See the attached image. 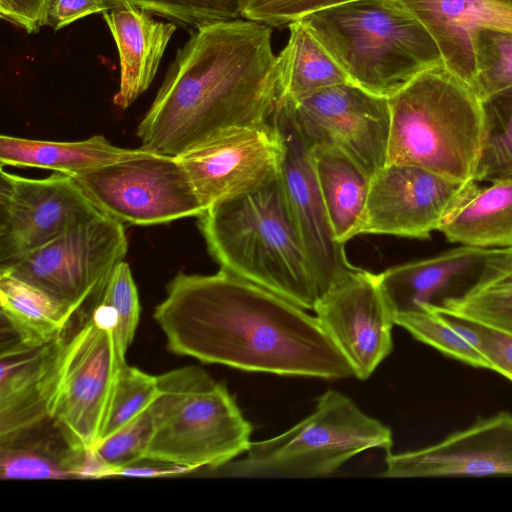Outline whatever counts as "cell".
Wrapping results in <instances>:
<instances>
[{"label":"cell","mask_w":512,"mask_h":512,"mask_svg":"<svg viewBox=\"0 0 512 512\" xmlns=\"http://www.w3.org/2000/svg\"><path fill=\"white\" fill-rule=\"evenodd\" d=\"M51 3L52 0H0V16L28 34L38 33L47 25Z\"/></svg>","instance_id":"8d00e7d4"},{"label":"cell","mask_w":512,"mask_h":512,"mask_svg":"<svg viewBox=\"0 0 512 512\" xmlns=\"http://www.w3.org/2000/svg\"><path fill=\"white\" fill-rule=\"evenodd\" d=\"M495 286H512V247L507 261L487 287Z\"/></svg>","instance_id":"ab89813d"},{"label":"cell","mask_w":512,"mask_h":512,"mask_svg":"<svg viewBox=\"0 0 512 512\" xmlns=\"http://www.w3.org/2000/svg\"><path fill=\"white\" fill-rule=\"evenodd\" d=\"M96 301L110 308L116 324L113 329L117 353L125 362L140 316V302L129 264L123 260L112 271Z\"/></svg>","instance_id":"1f68e13d"},{"label":"cell","mask_w":512,"mask_h":512,"mask_svg":"<svg viewBox=\"0 0 512 512\" xmlns=\"http://www.w3.org/2000/svg\"><path fill=\"white\" fill-rule=\"evenodd\" d=\"M439 307L512 334V286L478 289Z\"/></svg>","instance_id":"e575fe53"},{"label":"cell","mask_w":512,"mask_h":512,"mask_svg":"<svg viewBox=\"0 0 512 512\" xmlns=\"http://www.w3.org/2000/svg\"><path fill=\"white\" fill-rule=\"evenodd\" d=\"M301 20L350 82L379 96L443 64L434 39L400 0H348Z\"/></svg>","instance_id":"277c9868"},{"label":"cell","mask_w":512,"mask_h":512,"mask_svg":"<svg viewBox=\"0 0 512 512\" xmlns=\"http://www.w3.org/2000/svg\"><path fill=\"white\" fill-rule=\"evenodd\" d=\"M508 253L509 247L462 245L432 258L389 268L378 274L379 284L394 316L421 311L485 288Z\"/></svg>","instance_id":"e0dca14e"},{"label":"cell","mask_w":512,"mask_h":512,"mask_svg":"<svg viewBox=\"0 0 512 512\" xmlns=\"http://www.w3.org/2000/svg\"><path fill=\"white\" fill-rule=\"evenodd\" d=\"M271 124L282 154L280 172L321 297L361 268L352 265L335 239L317 176L311 147L297 127L286 100L279 98Z\"/></svg>","instance_id":"4fadbf2b"},{"label":"cell","mask_w":512,"mask_h":512,"mask_svg":"<svg viewBox=\"0 0 512 512\" xmlns=\"http://www.w3.org/2000/svg\"><path fill=\"white\" fill-rule=\"evenodd\" d=\"M65 335L29 348L16 339L2 344L0 376V442L49 419L65 345Z\"/></svg>","instance_id":"d6986e66"},{"label":"cell","mask_w":512,"mask_h":512,"mask_svg":"<svg viewBox=\"0 0 512 512\" xmlns=\"http://www.w3.org/2000/svg\"><path fill=\"white\" fill-rule=\"evenodd\" d=\"M103 212L78 181L54 172L28 178L0 171V265L48 244Z\"/></svg>","instance_id":"8fae6325"},{"label":"cell","mask_w":512,"mask_h":512,"mask_svg":"<svg viewBox=\"0 0 512 512\" xmlns=\"http://www.w3.org/2000/svg\"><path fill=\"white\" fill-rule=\"evenodd\" d=\"M333 1L336 3H340V2H344V1H348V0H333Z\"/></svg>","instance_id":"b9f144b4"},{"label":"cell","mask_w":512,"mask_h":512,"mask_svg":"<svg viewBox=\"0 0 512 512\" xmlns=\"http://www.w3.org/2000/svg\"><path fill=\"white\" fill-rule=\"evenodd\" d=\"M465 319L475 332L476 347L490 363L491 370L512 381V334L468 318Z\"/></svg>","instance_id":"d590c367"},{"label":"cell","mask_w":512,"mask_h":512,"mask_svg":"<svg viewBox=\"0 0 512 512\" xmlns=\"http://www.w3.org/2000/svg\"><path fill=\"white\" fill-rule=\"evenodd\" d=\"M113 9L107 0H52L47 25L58 31L92 14Z\"/></svg>","instance_id":"74e56055"},{"label":"cell","mask_w":512,"mask_h":512,"mask_svg":"<svg viewBox=\"0 0 512 512\" xmlns=\"http://www.w3.org/2000/svg\"><path fill=\"white\" fill-rule=\"evenodd\" d=\"M20 433L1 442L2 479H54L78 477L87 473L89 453L69 446L54 448L48 440L31 441Z\"/></svg>","instance_id":"4316f807"},{"label":"cell","mask_w":512,"mask_h":512,"mask_svg":"<svg viewBox=\"0 0 512 512\" xmlns=\"http://www.w3.org/2000/svg\"><path fill=\"white\" fill-rule=\"evenodd\" d=\"M281 154L279 138L270 124L221 131L177 157L207 210L278 176Z\"/></svg>","instance_id":"5bb4252c"},{"label":"cell","mask_w":512,"mask_h":512,"mask_svg":"<svg viewBox=\"0 0 512 512\" xmlns=\"http://www.w3.org/2000/svg\"><path fill=\"white\" fill-rule=\"evenodd\" d=\"M75 179L103 213L123 224H165L206 211L177 156L145 149Z\"/></svg>","instance_id":"9c48e42d"},{"label":"cell","mask_w":512,"mask_h":512,"mask_svg":"<svg viewBox=\"0 0 512 512\" xmlns=\"http://www.w3.org/2000/svg\"><path fill=\"white\" fill-rule=\"evenodd\" d=\"M434 39L444 66L471 87L483 30L512 32V5L501 0H400Z\"/></svg>","instance_id":"ffe728a7"},{"label":"cell","mask_w":512,"mask_h":512,"mask_svg":"<svg viewBox=\"0 0 512 512\" xmlns=\"http://www.w3.org/2000/svg\"><path fill=\"white\" fill-rule=\"evenodd\" d=\"M198 219L222 270L314 310L321 294L281 172L254 191L214 204Z\"/></svg>","instance_id":"3957f363"},{"label":"cell","mask_w":512,"mask_h":512,"mask_svg":"<svg viewBox=\"0 0 512 512\" xmlns=\"http://www.w3.org/2000/svg\"><path fill=\"white\" fill-rule=\"evenodd\" d=\"M189 472L187 469L175 465L161 463L160 466L140 465V462L121 468L113 473V475L125 476H163L175 473Z\"/></svg>","instance_id":"f35d334b"},{"label":"cell","mask_w":512,"mask_h":512,"mask_svg":"<svg viewBox=\"0 0 512 512\" xmlns=\"http://www.w3.org/2000/svg\"><path fill=\"white\" fill-rule=\"evenodd\" d=\"M490 183H467L438 229L447 240L480 248L512 247V177Z\"/></svg>","instance_id":"7402d4cb"},{"label":"cell","mask_w":512,"mask_h":512,"mask_svg":"<svg viewBox=\"0 0 512 512\" xmlns=\"http://www.w3.org/2000/svg\"><path fill=\"white\" fill-rule=\"evenodd\" d=\"M485 132L473 180L512 177V87L482 101Z\"/></svg>","instance_id":"83f0119b"},{"label":"cell","mask_w":512,"mask_h":512,"mask_svg":"<svg viewBox=\"0 0 512 512\" xmlns=\"http://www.w3.org/2000/svg\"><path fill=\"white\" fill-rule=\"evenodd\" d=\"M512 87V32L486 29L476 43L472 88L481 101Z\"/></svg>","instance_id":"d6a6232c"},{"label":"cell","mask_w":512,"mask_h":512,"mask_svg":"<svg viewBox=\"0 0 512 512\" xmlns=\"http://www.w3.org/2000/svg\"><path fill=\"white\" fill-rule=\"evenodd\" d=\"M501 1H503V2H505V3H507V4L512 5V0H501Z\"/></svg>","instance_id":"60d3db41"},{"label":"cell","mask_w":512,"mask_h":512,"mask_svg":"<svg viewBox=\"0 0 512 512\" xmlns=\"http://www.w3.org/2000/svg\"><path fill=\"white\" fill-rule=\"evenodd\" d=\"M145 149L113 145L102 135L79 141L0 136L1 167L48 169L76 178L102 166L140 155Z\"/></svg>","instance_id":"603a6c76"},{"label":"cell","mask_w":512,"mask_h":512,"mask_svg":"<svg viewBox=\"0 0 512 512\" xmlns=\"http://www.w3.org/2000/svg\"><path fill=\"white\" fill-rule=\"evenodd\" d=\"M106 305L67 338L50 403L49 419L75 451L89 453L99 441L120 363ZM126 362V361H125Z\"/></svg>","instance_id":"ba28073f"},{"label":"cell","mask_w":512,"mask_h":512,"mask_svg":"<svg viewBox=\"0 0 512 512\" xmlns=\"http://www.w3.org/2000/svg\"><path fill=\"white\" fill-rule=\"evenodd\" d=\"M153 318L171 352L203 363L281 376H354L316 316L222 269L178 273Z\"/></svg>","instance_id":"6da1fadb"},{"label":"cell","mask_w":512,"mask_h":512,"mask_svg":"<svg viewBox=\"0 0 512 512\" xmlns=\"http://www.w3.org/2000/svg\"><path fill=\"white\" fill-rule=\"evenodd\" d=\"M468 182L415 165L387 163L371 177L359 235L428 238L438 231Z\"/></svg>","instance_id":"9a60e30c"},{"label":"cell","mask_w":512,"mask_h":512,"mask_svg":"<svg viewBox=\"0 0 512 512\" xmlns=\"http://www.w3.org/2000/svg\"><path fill=\"white\" fill-rule=\"evenodd\" d=\"M394 321L415 339L434 347L442 354L475 368L491 370V365L483 354L433 308L426 306L421 311L396 314Z\"/></svg>","instance_id":"f546056e"},{"label":"cell","mask_w":512,"mask_h":512,"mask_svg":"<svg viewBox=\"0 0 512 512\" xmlns=\"http://www.w3.org/2000/svg\"><path fill=\"white\" fill-rule=\"evenodd\" d=\"M313 311L354 377L368 379L392 352L394 314L378 274L360 269L322 296Z\"/></svg>","instance_id":"2e32d148"},{"label":"cell","mask_w":512,"mask_h":512,"mask_svg":"<svg viewBox=\"0 0 512 512\" xmlns=\"http://www.w3.org/2000/svg\"><path fill=\"white\" fill-rule=\"evenodd\" d=\"M127 252L124 224L102 213L0 268L78 311L101 292Z\"/></svg>","instance_id":"30bf717a"},{"label":"cell","mask_w":512,"mask_h":512,"mask_svg":"<svg viewBox=\"0 0 512 512\" xmlns=\"http://www.w3.org/2000/svg\"><path fill=\"white\" fill-rule=\"evenodd\" d=\"M152 427L148 409L119 431L98 442L89 453L98 465L99 477L113 475L121 468L146 460Z\"/></svg>","instance_id":"836d02e7"},{"label":"cell","mask_w":512,"mask_h":512,"mask_svg":"<svg viewBox=\"0 0 512 512\" xmlns=\"http://www.w3.org/2000/svg\"><path fill=\"white\" fill-rule=\"evenodd\" d=\"M0 307L7 331L29 348L64 336L77 311L4 268H0Z\"/></svg>","instance_id":"cb8c5ba5"},{"label":"cell","mask_w":512,"mask_h":512,"mask_svg":"<svg viewBox=\"0 0 512 512\" xmlns=\"http://www.w3.org/2000/svg\"><path fill=\"white\" fill-rule=\"evenodd\" d=\"M387 478L512 475V414L478 418L438 443L404 453L387 452Z\"/></svg>","instance_id":"ac0fdd59"},{"label":"cell","mask_w":512,"mask_h":512,"mask_svg":"<svg viewBox=\"0 0 512 512\" xmlns=\"http://www.w3.org/2000/svg\"><path fill=\"white\" fill-rule=\"evenodd\" d=\"M283 99L311 148L341 151L370 178L387 164L391 125L388 97L346 82L296 103Z\"/></svg>","instance_id":"7c38bea8"},{"label":"cell","mask_w":512,"mask_h":512,"mask_svg":"<svg viewBox=\"0 0 512 512\" xmlns=\"http://www.w3.org/2000/svg\"><path fill=\"white\" fill-rule=\"evenodd\" d=\"M158 393L157 376L129 366L126 362L120 363L98 442L147 411Z\"/></svg>","instance_id":"f1b7e54d"},{"label":"cell","mask_w":512,"mask_h":512,"mask_svg":"<svg viewBox=\"0 0 512 512\" xmlns=\"http://www.w3.org/2000/svg\"><path fill=\"white\" fill-rule=\"evenodd\" d=\"M391 429L348 396L327 390L315 410L284 433L252 442L244 458L214 471L244 478L327 476L357 454L392 447Z\"/></svg>","instance_id":"52a82bcc"},{"label":"cell","mask_w":512,"mask_h":512,"mask_svg":"<svg viewBox=\"0 0 512 512\" xmlns=\"http://www.w3.org/2000/svg\"><path fill=\"white\" fill-rule=\"evenodd\" d=\"M388 100L387 163L419 166L457 182L473 180L485 121L482 101L467 82L440 64Z\"/></svg>","instance_id":"5b68a950"},{"label":"cell","mask_w":512,"mask_h":512,"mask_svg":"<svg viewBox=\"0 0 512 512\" xmlns=\"http://www.w3.org/2000/svg\"><path fill=\"white\" fill-rule=\"evenodd\" d=\"M271 38L248 19L194 30L139 122L141 147L177 156L221 131L270 125L280 98Z\"/></svg>","instance_id":"7a4b0ae2"},{"label":"cell","mask_w":512,"mask_h":512,"mask_svg":"<svg viewBox=\"0 0 512 512\" xmlns=\"http://www.w3.org/2000/svg\"><path fill=\"white\" fill-rule=\"evenodd\" d=\"M103 19L120 62L119 89L113 103L126 109L151 85L177 25L156 20L151 13L130 4L103 12Z\"/></svg>","instance_id":"44dd1931"},{"label":"cell","mask_w":512,"mask_h":512,"mask_svg":"<svg viewBox=\"0 0 512 512\" xmlns=\"http://www.w3.org/2000/svg\"><path fill=\"white\" fill-rule=\"evenodd\" d=\"M314 170L335 239L359 235L371 178L341 151L311 148Z\"/></svg>","instance_id":"d4e9b609"},{"label":"cell","mask_w":512,"mask_h":512,"mask_svg":"<svg viewBox=\"0 0 512 512\" xmlns=\"http://www.w3.org/2000/svg\"><path fill=\"white\" fill-rule=\"evenodd\" d=\"M287 27L288 42L277 55L280 97L296 103L325 88L350 82L301 19Z\"/></svg>","instance_id":"484cf974"},{"label":"cell","mask_w":512,"mask_h":512,"mask_svg":"<svg viewBox=\"0 0 512 512\" xmlns=\"http://www.w3.org/2000/svg\"><path fill=\"white\" fill-rule=\"evenodd\" d=\"M113 8L130 4L177 26L196 30L242 17L243 0H107Z\"/></svg>","instance_id":"4dcf8cb0"},{"label":"cell","mask_w":512,"mask_h":512,"mask_svg":"<svg viewBox=\"0 0 512 512\" xmlns=\"http://www.w3.org/2000/svg\"><path fill=\"white\" fill-rule=\"evenodd\" d=\"M157 381L146 460L215 470L246 453L253 426L225 384L198 366L170 370Z\"/></svg>","instance_id":"8992f818"}]
</instances>
